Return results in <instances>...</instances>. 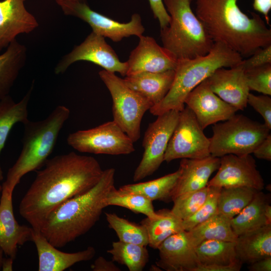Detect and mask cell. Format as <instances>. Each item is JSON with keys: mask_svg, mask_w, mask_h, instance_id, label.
Instances as JSON below:
<instances>
[{"mask_svg": "<svg viewBox=\"0 0 271 271\" xmlns=\"http://www.w3.org/2000/svg\"><path fill=\"white\" fill-rule=\"evenodd\" d=\"M93 271H120V269L113 261L107 260L103 256L97 257L91 265Z\"/></svg>", "mask_w": 271, "mask_h": 271, "instance_id": "44", "label": "cell"}, {"mask_svg": "<svg viewBox=\"0 0 271 271\" xmlns=\"http://www.w3.org/2000/svg\"><path fill=\"white\" fill-rule=\"evenodd\" d=\"M32 241L35 243L39 260V271H63L74 264L89 261L96 254L92 246L76 252H65L57 249L41 234L33 229Z\"/></svg>", "mask_w": 271, "mask_h": 271, "instance_id": "21", "label": "cell"}, {"mask_svg": "<svg viewBox=\"0 0 271 271\" xmlns=\"http://www.w3.org/2000/svg\"><path fill=\"white\" fill-rule=\"evenodd\" d=\"M2 185H0V192H2Z\"/></svg>", "mask_w": 271, "mask_h": 271, "instance_id": "50", "label": "cell"}, {"mask_svg": "<svg viewBox=\"0 0 271 271\" xmlns=\"http://www.w3.org/2000/svg\"><path fill=\"white\" fill-rule=\"evenodd\" d=\"M115 174L113 168L104 170L93 187L64 202L48 216L40 231L52 245L64 247L95 225L107 207V196L115 187Z\"/></svg>", "mask_w": 271, "mask_h": 271, "instance_id": "3", "label": "cell"}, {"mask_svg": "<svg viewBox=\"0 0 271 271\" xmlns=\"http://www.w3.org/2000/svg\"><path fill=\"white\" fill-rule=\"evenodd\" d=\"M139 38L138 45L126 61V76L175 70L177 60L169 51L160 46L153 37L142 35Z\"/></svg>", "mask_w": 271, "mask_h": 271, "instance_id": "16", "label": "cell"}, {"mask_svg": "<svg viewBox=\"0 0 271 271\" xmlns=\"http://www.w3.org/2000/svg\"><path fill=\"white\" fill-rule=\"evenodd\" d=\"M33 88V83L26 95L18 102L9 95L0 100V155L13 126L19 122L24 124L29 120L28 107ZM3 179L0 164V181Z\"/></svg>", "mask_w": 271, "mask_h": 271, "instance_id": "25", "label": "cell"}, {"mask_svg": "<svg viewBox=\"0 0 271 271\" xmlns=\"http://www.w3.org/2000/svg\"><path fill=\"white\" fill-rule=\"evenodd\" d=\"M4 253V252L2 248L0 247V270H1V268H2V262L4 259V257H3Z\"/></svg>", "mask_w": 271, "mask_h": 271, "instance_id": "48", "label": "cell"}, {"mask_svg": "<svg viewBox=\"0 0 271 271\" xmlns=\"http://www.w3.org/2000/svg\"><path fill=\"white\" fill-rule=\"evenodd\" d=\"M44 166L19 207L21 216L36 231L62 204L93 187L103 172L95 158L74 152L48 159Z\"/></svg>", "mask_w": 271, "mask_h": 271, "instance_id": "1", "label": "cell"}, {"mask_svg": "<svg viewBox=\"0 0 271 271\" xmlns=\"http://www.w3.org/2000/svg\"><path fill=\"white\" fill-rule=\"evenodd\" d=\"M235 245V242L214 239L201 242L195 247L199 264L229 265L241 262L237 257Z\"/></svg>", "mask_w": 271, "mask_h": 271, "instance_id": "31", "label": "cell"}, {"mask_svg": "<svg viewBox=\"0 0 271 271\" xmlns=\"http://www.w3.org/2000/svg\"><path fill=\"white\" fill-rule=\"evenodd\" d=\"M159 258L156 265L167 271H195L199 264L195 247L185 230L165 239L158 248Z\"/></svg>", "mask_w": 271, "mask_h": 271, "instance_id": "18", "label": "cell"}, {"mask_svg": "<svg viewBox=\"0 0 271 271\" xmlns=\"http://www.w3.org/2000/svg\"><path fill=\"white\" fill-rule=\"evenodd\" d=\"M179 112L168 111L157 116V119L149 124L142 142L143 156L134 172L133 181L152 175L164 161L165 153L177 124Z\"/></svg>", "mask_w": 271, "mask_h": 271, "instance_id": "10", "label": "cell"}, {"mask_svg": "<svg viewBox=\"0 0 271 271\" xmlns=\"http://www.w3.org/2000/svg\"><path fill=\"white\" fill-rule=\"evenodd\" d=\"M245 74L249 90L271 95V63L245 71Z\"/></svg>", "mask_w": 271, "mask_h": 271, "instance_id": "38", "label": "cell"}, {"mask_svg": "<svg viewBox=\"0 0 271 271\" xmlns=\"http://www.w3.org/2000/svg\"><path fill=\"white\" fill-rule=\"evenodd\" d=\"M160 216L156 219L146 217L140 223L146 229L149 244L158 249L161 243L171 235L184 231L182 220L176 217L171 210L163 209L157 211Z\"/></svg>", "mask_w": 271, "mask_h": 271, "instance_id": "30", "label": "cell"}, {"mask_svg": "<svg viewBox=\"0 0 271 271\" xmlns=\"http://www.w3.org/2000/svg\"><path fill=\"white\" fill-rule=\"evenodd\" d=\"M258 159L271 160V135L269 133L252 153Z\"/></svg>", "mask_w": 271, "mask_h": 271, "instance_id": "42", "label": "cell"}, {"mask_svg": "<svg viewBox=\"0 0 271 271\" xmlns=\"http://www.w3.org/2000/svg\"></svg>", "mask_w": 271, "mask_h": 271, "instance_id": "51", "label": "cell"}, {"mask_svg": "<svg viewBox=\"0 0 271 271\" xmlns=\"http://www.w3.org/2000/svg\"><path fill=\"white\" fill-rule=\"evenodd\" d=\"M170 15L169 25L161 29L163 47L177 60L203 56L214 43L193 12L192 0H163Z\"/></svg>", "mask_w": 271, "mask_h": 271, "instance_id": "6", "label": "cell"}, {"mask_svg": "<svg viewBox=\"0 0 271 271\" xmlns=\"http://www.w3.org/2000/svg\"><path fill=\"white\" fill-rule=\"evenodd\" d=\"M210 155V139L205 135L194 114L186 106L179 112L177 124L165 153L164 161L200 159Z\"/></svg>", "mask_w": 271, "mask_h": 271, "instance_id": "11", "label": "cell"}, {"mask_svg": "<svg viewBox=\"0 0 271 271\" xmlns=\"http://www.w3.org/2000/svg\"><path fill=\"white\" fill-rule=\"evenodd\" d=\"M220 163V158L211 155L200 159H182L179 168L180 174L172 194V201L181 195L206 187Z\"/></svg>", "mask_w": 271, "mask_h": 271, "instance_id": "22", "label": "cell"}, {"mask_svg": "<svg viewBox=\"0 0 271 271\" xmlns=\"http://www.w3.org/2000/svg\"><path fill=\"white\" fill-rule=\"evenodd\" d=\"M269 95H255L249 93L247 103L263 117L264 124L271 129V98Z\"/></svg>", "mask_w": 271, "mask_h": 271, "instance_id": "39", "label": "cell"}, {"mask_svg": "<svg viewBox=\"0 0 271 271\" xmlns=\"http://www.w3.org/2000/svg\"><path fill=\"white\" fill-rule=\"evenodd\" d=\"M201 128L227 120L238 110L212 91L206 79L194 88L185 100Z\"/></svg>", "mask_w": 271, "mask_h": 271, "instance_id": "15", "label": "cell"}, {"mask_svg": "<svg viewBox=\"0 0 271 271\" xmlns=\"http://www.w3.org/2000/svg\"><path fill=\"white\" fill-rule=\"evenodd\" d=\"M180 174L178 169L175 172L147 182L126 184L121 186L118 190L140 194L154 201L171 200L172 194Z\"/></svg>", "mask_w": 271, "mask_h": 271, "instance_id": "29", "label": "cell"}, {"mask_svg": "<svg viewBox=\"0 0 271 271\" xmlns=\"http://www.w3.org/2000/svg\"><path fill=\"white\" fill-rule=\"evenodd\" d=\"M209 191L207 186L203 189L181 195L173 200L171 212L184 220L195 213L205 201Z\"/></svg>", "mask_w": 271, "mask_h": 271, "instance_id": "36", "label": "cell"}, {"mask_svg": "<svg viewBox=\"0 0 271 271\" xmlns=\"http://www.w3.org/2000/svg\"><path fill=\"white\" fill-rule=\"evenodd\" d=\"M25 1H0V52L17 35L29 33L39 26L36 18L25 8Z\"/></svg>", "mask_w": 271, "mask_h": 271, "instance_id": "20", "label": "cell"}, {"mask_svg": "<svg viewBox=\"0 0 271 271\" xmlns=\"http://www.w3.org/2000/svg\"><path fill=\"white\" fill-rule=\"evenodd\" d=\"M269 131L264 123L243 114H235L227 120L214 124L213 134L209 138L210 155L220 158L228 154H250Z\"/></svg>", "mask_w": 271, "mask_h": 271, "instance_id": "7", "label": "cell"}, {"mask_svg": "<svg viewBox=\"0 0 271 271\" xmlns=\"http://www.w3.org/2000/svg\"><path fill=\"white\" fill-rule=\"evenodd\" d=\"M220 159L217 172L209 181L208 186L220 188L246 187L257 191L264 188L263 179L250 154L242 156L228 154Z\"/></svg>", "mask_w": 271, "mask_h": 271, "instance_id": "14", "label": "cell"}, {"mask_svg": "<svg viewBox=\"0 0 271 271\" xmlns=\"http://www.w3.org/2000/svg\"><path fill=\"white\" fill-rule=\"evenodd\" d=\"M269 202V197L261 191H258L249 204L231 219V226L234 233L238 236L271 224L265 214Z\"/></svg>", "mask_w": 271, "mask_h": 271, "instance_id": "26", "label": "cell"}, {"mask_svg": "<svg viewBox=\"0 0 271 271\" xmlns=\"http://www.w3.org/2000/svg\"><path fill=\"white\" fill-rule=\"evenodd\" d=\"M175 76V70L162 72H144L125 76L126 85L148 100L153 106L165 97Z\"/></svg>", "mask_w": 271, "mask_h": 271, "instance_id": "23", "label": "cell"}, {"mask_svg": "<svg viewBox=\"0 0 271 271\" xmlns=\"http://www.w3.org/2000/svg\"><path fill=\"white\" fill-rule=\"evenodd\" d=\"M238 0H196L195 14L214 42H220L243 58L271 45V30L260 16L249 17Z\"/></svg>", "mask_w": 271, "mask_h": 271, "instance_id": "2", "label": "cell"}, {"mask_svg": "<svg viewBox=\"0 0 271 271\" xmlns=\"http://www.w3.org/2000/svg\"><path fill=\"white\" fill-rule=\"evenodd\" d=\"M258 191L246 187L221 188L218 198V211L232 219L252 200Z\"/></svg>", "mask_w": 271, "mask_h": 271, "instance_id": "33", "label": "cell"}, {"mask_svg": "<svg viewBox=\"0 0 271 271\" xmlns=\"http://www.w3.org/2000/svg\"><path fill=\"white\" fill-rule=\"evenodd\" d=\"M26 56V47L16 39L9 44L7 50L0 55V100L9 95L25 63Z\"/></svg>", "mask_w": 271, "mask_h": 271, "instance_id": "27", "label": "cell"}, {"mask_svg": "<svg viewBox=\"0 0 271 271\" xmlns=\"http://www.w3.org/2000/svg\"><path fill=\"white\" fill-rule=\"evenodd\" d=\"M58 4L60 5L62 3L66 2H73V1H83V0H55Z\"/></svg>", "mask_w": 271, "mask_h": 271, "instance_id": "49", "label": "cell"}, {"mask_svg": "<svg viewBox=\"0 0 271 271\" xmlns=\"http://www.w3.org/2000/svg\"><path fill=\"white\" fill-rule=\"evenodd\" d=\"M252 6L255 11L264 16L265 23L268 25L269 13L271 10V0H253Z\"/></svg>", "mask_w": 271, "mask_h": 271, "instance_id": "45", "label": "cell"}, {"mask_svg": "<svg viewBox=\"0 0 271 271\" xmlns=\"http://www.w3.org/2000/svg\"><path fill=\"white\" fill-rule=\"evenodd\" d=\"M243 58L224 44L214 42L207 54L191 59L177 60L172 86L165 97L150 109L153 115L168 111H181L185 107L187 95L197 85L221 68L240 63Z\"/></svg>", "mask_w": 271, "mask_h": 271, "instance_id": "4", "label": "cell"}, {"mask_svg": "<svg viewBox=\"0 0 271 271\" xmlns=\"http://www.w3.org/2000/svg\"><path fill=\"white\" fill-rule=\"evenodd\" d=\"M67 143L76 151L93 154L124 155L135 151L134 142L113 120L71 133Z\"/></svg>", "mask_w": 271, "mask_h": 271, "instance_id": "9", "label": "cell"}, {"mask_svg": "<svg viewBox=\"0 0 271 271\" xmlns=\"http://www.w3.org/2000/svg\"><path fill=\"white\" fill-rule=\"evenodd\" d=\"M230 220L217 213L190 230L186 231L191 244L195 247L207 240L235 242L237 236L232 229Z\"/></svg>", "mask_w": 271, "mask_h": 271, "instance_id": "28", "label": "cell"}, {"mask_svg": "<svg viewBox=\"0 0 271 271\" xmlns=\"http://www.w3.org/2000/svg\"><path fill=\"white\" fill-rule=\"evenodd\" d=\"M59 6L65 15L82 20L90 25L93 32L114 42L130 36L139 37L145 31L138 14H133L129 22L120 23L94 11L83 1L66 2Z\"/></svg>", "mask_w": 271, "mask_h": 271, "instance_id": "12", "label": "cell"}, {"mask_svg": "<svg viewBox=\"0 0 271 271\" xmlns=\"http://www.w3.org/2000/svg\"><path fill=\"white\" fill-rule=\"evenodd\" d=\"M70 114L68 107L58 105L45 119L29 120L24 124L22 150L15 163L9 169L2 188L13 193L24 175L44 165Z\"/></svg>", "mask_w": 271, "mask_h": 271, "instance_id": "5", "label": "cell"}, {"mask_svg": "<svg viewBox=\"0 0 271 271\" xmlns=\"http://www.w3.org/2000/svg\"><path fill=\"white\" fill-rule=\"evenodd\" d=\"M107 252L111 255L113 262L126 266L129 271L143 270L149 260L147 246L119 240L112 242Z\"/></svg>", "mask_w": 271, "mask_h": 271, "instance_id": "32", "label": "cell"}, {"mask_svg": "<svg viewBox=\"0 0 271 271\" xmlns=\"http://www.w3.org/2000/svg\"><path fill=\"white\" fill-rule=\"evenodd\" d=\"M209 187L208 194L203 205L193 215L182 220L184 230H190L218 213V198L221 188L213 186Z\"/></svg>", "mask_w": 271, "mask_h": 271, "instance_id": "37", "label": "cell"}, {"mask_svg": "<svg viewBox=\"0 0 271 271\" xmlns=\"http://www.w3.org/2000/svg\"><path fill=\"white\" fill-rule=\"evenodd\" d=\"M271 63V45L260 48L238 65L244 71Z\"/></svg>", "mask_w": 271, "mask_h": 271, "instance_id": "40", "label": "cell"}, {"mask_svg": "<svg viewBox=\"0 0 271 271\" xmlns=\"http://www.w3.org/2000/svg\"><path fill=\"white\" fill-rule=\"evenodd\" d=\"M154 17L159 22L161 29L169 25L170 17L168 13L163 0H149Z\"/></svg>", "mask_w": 271, "mask_h": 271, "instance_id": "41", "label": "cell"}, {"mask_svg": "<svg viewBox=\"0 0 271 271\" xmlns=\"http://www.w3.org/2000/svg\"><path fill=\"white\" fill-rule=\"evenodd\" d=\"M107 207L117 206L126 208L134 213H141L150 219H156L160 214L154 210L153 201L140 194L121 192L114 187L106 200Z\"/></svg>", "mask_w": 271, "mask_h": 271, "instance_id": "34", "label": "cell"}, {"mask_svg": "<svg viewBox=\"0 0 271 271\" xmlns=\"http://www.w3.org/2000/svg\"><path fill=\"white\" fill-rule=\"evenodd\" d=\"M242 263L238 262L229 265L222 264H199L195 271H239Z\"/></svg>", "mask_w": 271, "mask_h": 271, "instance_id": "43", "label": "cell"}, {"mask_svg": "<svg viewBox=\"0 0 271 271\" xmlns=\"http://www.w3.org/2000/svg\"><path fill=\"white\" fill-rule=\"evenodd\" d=\"M105 215L109 227L116 233L119 241L145 246L148 245V233L142 224H135L115 213L106 212Z\"/></svg>", "mask_w": 271, "mask_h": 271, "instance_id": "35", "label": "cell"}, {"mask_svg": "<svg viewBox=\"0 0 271 271\" xmlns=\"http://www.w3.org/2000/svg\"><path fill=\"white\" fill-rule=\"evenodd\" d=\"M99 75L108 89L112 100L113 121L134 143L141 137L143 117L153 104L128 87L115 73L103 70Z\"/></svg>", "mask_w": 271, "mask_h": 271, "instance_id": "8", "label": "cell"}, {"mask_svg": "<svg viewBox=\"0 0 271 271\" xmlns=\"http://www.w3.org/2000/svg\"><path fill=\"white\" fill-rule=\"evenodd\" d=\"M235 249L242 264L271 256V224L237 236Z\"/></svg>", "mask_w": 271, "mask_h": 271, "instance_id": "24", "label": "cell"}, {"mask_svg": "<svg viewBox=\"0 0 271 271\" xmlns=\"http://www.w3.org/2000/svg\"><path fill=\"white\" fill-rule=\"evenodd\" d=\"M81 60L92 62L106 71L117 72L122 76L126 75V62L120 61L105 38L93 32L81 44L62 58L56 65L55 72L57 74L62 73L72 63Z\"/></svg>", "mask_w": 271, "mask_h": 271, "instance_id": "13", "label": "cell"}, {"mask_svg": "<svg viewBox=\"0 0 271 271\" xmlns=\"http://www.w3.org/2000/svg\"><path fill=\"white\" fill-rule=\"evenodd\" d=\"M14 259L9 257L7 258L3 259L1 270L3 271H12L13 270V264Z\"/></svg>", "mask_w": 271, "mask_h": 271, "instance_id": "47", "label": "cell"}, {"mask_svg": "<svg viewBox=\"0 0 271 271\" xmlns=\"http://www.w3.org/2000/svg\"><path fill=\"white\" fill-rule=\"evenodd\" d=\"M209 88L219 97L238 110L247 106L249 90L245 71L238 65L221 68L206 79Z\"/></svg>", "mask_w": 271, "mask_h": 271, "instance_id": "17", "label": "cell"}, {"mask_svg": "<svg viewBox=\"0 0 271 271\" xmlns=\"http://www.w3.org/2000/svg\"><path fill=\"white\" fill-rule=\"evenodd\" d=\"M13 193L2 188L0 201V247L4 252L14 259L18 247L32 241L33 229L19 224L13 212Z\"/></svg>", "mask_w": 271, "mask_h": 271, "instance_id": "19", "label": "cell"}, {"mask_svg": "<svg viewBox=\"0 0 271 271\" xmlns=\"http://www.w3.org/2000/svg\"><path fill=\"white\" fill-rule=\"evenodd\" d=\"M248 268L250 271H270L271 256L250 263Z\"/></svg>", "mask_w": 271, "mask_h": 271, "instance_id": "46", "label": "cell"}]
</instances>
